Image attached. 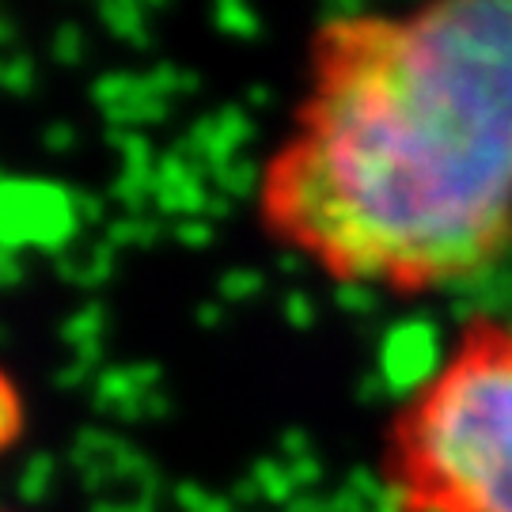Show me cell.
<instances>
[{"label": "cell", "mask_w": 512, "mask_h": 512, "mask_svg": "<svg viewBox=\"0 0 512 512\" xmlns=\"http://www.w3.org/2000/svg\"><path fill=\"white\" fill-rule=\"evenodd\" d=\"M258 220L334 281L395 296L497 262L512 243V0L319 23Z\"/></svg>", "instance_id": "cell-1"}, {"label": "cell", "mask_w": 512, "mask_h": 512, "mask_svg": "<svg viewBox=\"0 0 512 512\" xmlns=\"http://www.w3.org/2000/svg\"><path fill=\"white\" fill-rule=\"evenodd\" d=\"M380 475L399 512H512V327L478 315L387 421Z\"/></svg>", "instance_id": "cell-2"}, {"label": "cell", "mask_w": 512, "mask_h": 512, "mask_svg": "<svg viewBox=\"0 0 512 512\" xmlns=\"http://www.w3.org/2000/svg\"><path fill=\"white\" fill-rule=\"evenodd\" d=\"M23 425H27L23 395H19L16 380L0 368V456H4L8 448H16V440L23 437Z\"/></svg>", "instance_id": "cell-3"}]
</instances>
